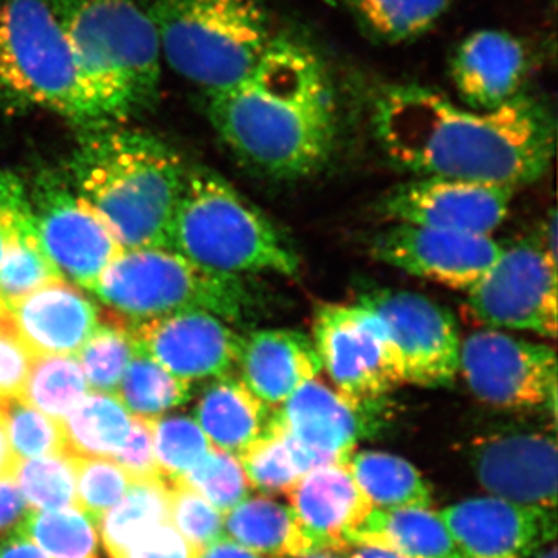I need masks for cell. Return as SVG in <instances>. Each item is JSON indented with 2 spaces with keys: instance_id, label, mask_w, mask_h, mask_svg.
<instances>
[{
  "instance_id": "cell-1",
  "label": "cell",
  "mask_w": 558,
  "mask_h": 558,
  "mask_svg": "<svg viewBox=\"0 0 558 558\" xmlns=\"http://www.w3.org/2000/svg\"><path fill=\"white\" fill-rule=\"evenodd\" d=\"M381 149L421 178L517 186L537 182L556 154V117L521 92L490 110L465 109L418 84H388L373 101Z\"/></svg>"
},
{
  "instance_id": "cell-2",
  "label": "cell",
  "mask_w": 558,
  "mask_h": 558,
  "mask_svg": "<svg viewBox=\"0 0 558 558\" xmlns=\"http://www.w3.org/2000/svg\"><path fill=\"white\" fill-rule=\"evenodd\" d=\"M207 98L211 126L253 170L300 179L330 159L336 90L325 62L299 39L275 35L247 78Z\"/></svg>"
},
{
  "instance_id": "cell-3",
  "label": "cell",
  "mask_w": 558,
  "mask_h": 558,
  "mask_svg": "<svg viewBox=\"0 0 558 558\" xmlns=\"http://www.w3.org/2000/svg\"><path fill=\"white\" fill-rule=\"evenodd\" d=\"M76 193L97 209L123 250L168 248L186 168L148 132L87 130L72 159Z\"/></svg>"
},
{
  "instance_id": "cell-4",
  "label": "cell",
  "mask_w": 558,
  "mask_h": 558,
  "mask_svg": "<svg viewBox=\"0 0 558 558\" xmlns=\"http://www.w3.org/2000/svg\"><path fill=\"white\" fill-rule=\"evenodd\" d=\"M0 102L50 110L86 131L116 124L81 72L54 0H0Z\"/></svg>"
},
{
  "instance_id": "cell-5",
  "label": "cell",
  "mask_w": 558,
  "mask_h": 558,
  "mask_svg": "<svg viewBox=\"0 0 558 558\" xmlns=\"http://www.w3.org/2000/svg\"><path fill=\"white\" fill-rule=\"evenodd\" d=\"M168 248L216 274L290 277L300 259L288 238L240 191L207 168L186 171Z\"/></svg>"
},
{
  "instance_id": "cell-6",
  "label": "cell",
  "mask_w": 558,
  "mask_h": 558,
  "mask_svg": "<svg viewBox=\"0 0 558 558\" xmlns=\"http://www.w3.org/2000/svg\"><path fill=\"white\" fill-rule=\"evenodd\" d=\"M153 22L161 58L207 95L230 89L275 38L260 0H137Z\"/></svg>"
},
{
  "instance_id": "cell-7",
  "label": "cell",
  "mask_w": 558,
  "mask_h": 558,
  "mask_svg": "<svg viewBox=\"0 0 558 558\" xmlns=\"http://www.w3.org/2000/svg\"><path fill=\"white\" fill-rule=\"evenodd\" d=\"M84 78L116 123L148 108L159 92L161 51L137 0H54Z\"/></svg>"
},
{
  "instance_id": "cell-8",
  "label": "cell",
  "mask_w": 558,
  "mask_h": 558,
  "mask_svg": "<svg viewBox=\"0 0 558 558\" xmlns=\"http://www.w3.org/2000/svg\"><path fill=\"white\" fill-rule=\"evenodd\" d=\"M92 292L130 322L202 311L236 323L255 307L241 277L204 269L163 247L124 250Z\"/></svg>"
},
{
  "instance_id": "cell-9",
  "label": "cell",
  "mask_w": 558,
  "mask_h": 558,
  "mask_svg": "<svg viewBox=\"0 0 558 558\" xmlns=\"http://www.w3.org/2000/svg\"><path fill=\"white\" fill-rule=\"evenodd\" d=\"M312 341L322 369L344 398L369 405L403 385L384 323L362 304L318 306Z\"/></svg>"
},
{
  "instance_id": "cell-10",
  "label": "cell",
  "mask_w": 558,
  "mask_h": 558,
  "mask_svg": "<svg viewBox=\"0 0 558 558\" xmlns=\"http://www.w3.org/2000/svg\"><path fill=\"white\" fill-rule=\"evenodd\" d=\"M468 306L487 328L556 339L557 260L538 240L502 245L494 266L469 290Z\"/></svg>"
},
{
  "instance_id": "cell-11",
  "label": "cell",
  "mask_w": 558,
  "mask_h": 558,
  "mask_svg": "<svg viewBox=\"0 0 558 558\" xmlns=\"http://www.w3.org/2000/svg\"><path fill=\"white\" fill-rule=\"evenodd\" d=\"M459 373L481 402L498 409H534L557 398V355L548 344L481 329L459 348Z\"/></svg>"
},
{
  "instance_id": "cell-12",
  "label": "cell",
  "mask_w": 558,
  "mask_h": 558,
  "mask_svg": "<svg viewBox=\"0 0 558 558\" xmlns=\"http://www.w3.org/2000/svg\"><path fill=\"white\" fill-rule=\"evenodd\" d=\"M28 204L51 263L62 277L92 292L124 252L100 213L54 174L39 175Z\"/></svg>"
},
{
  "instance_id": "cell-13",
  "label": "cell",
  "mask_w": 558,
  "mask_h": 558,
  "mask_svg": "<svg viewBox=\"0 0 558 558\" xmlns=\"http://www.w3.org/2000/svg\"><path fill=\"white\" fill-rule=\"evenodd\" d=\"M384 323L398 355L403 384L436 388L453 384L461 339L453 315L427 296L379 289L360 296Z\"/></svg>"
},
{
  "instance_id": "cell-14",
  "label": "cell",
  "mask_w": 558,
  "mask_h": 558,
  "mask_svg": "<svg viewBox=\"0 0 558 558\" xmlns=\"http://www.w3.org/2000/svg\"><path fill=\"white\" fill-rule=\"evenodd\" d=\"M140 354L186 381L219 379L240 368L244 339L229 323L202 311L126 319Z\"/></svg>"
},
{
  "instance_id": "cell-15",
  "label": "cell",
  "mask_w": 558,
  "mask_h": 558,
  "mask_svg": "<svg viewBox=\"0 0 558 558\" xmlns=\"http://www.w3.org/2000/svg\"><path fill=\"white\" fill-rule=\"evenodd\" d=\"M512 189L450 178H421L389 191L381 213L398 223L492 234L508 218Z\"/></svg>"
},
{
  "instance_id": "cell-16",
  "label": "cell",
  "mask_w": 558,
  "mask_h": 558,
  "mask_svg": "<svg viewBox=\"0 0 558 558\" xmlns=\"http://www.w3.org/2000/svg\"><path fill=\"white\" fill-rule=\"evenodd\" d=\"M492 234H469L398 223L381 233L373 253L381 263L444 288L469 292L501 253Z\"/></svg>"
},
{
  "instance_id": "cell-17",
  "label": "cell",
  "mask_w": 558,
  "mask_h": 558,
  "mask_svg": "<svg viewBox=\"0 0 558 558\" xmlns=\"http://www.w3.org/2000/svg\"><path fill=\"white\" fill-rule=\"evenodd\" d=\"M473 470L490 497L556 512L557 444L545 433H502L473 444Z\"/></svg>"
},
{
  "instance_id": "cell-18",
  "label": "cell",
  "mask_w": 558,
  "mask_h": 558,
  "mask_svg": "<svg viewBox=\"0 0 558 558\" xmlns=\"http://www.w3.org/2000/svg\"><path fill=\"white\" fill-rule=\"evenodd\" d=\"M365 407L314 379L282 403L275 421L307 473L322 465L348 464L362 436Z\"/></svg>"
},
{
  "instance_id": "cell-19",
  "label": "cell",
  "mask_w": 558,
  "mask_h": 558,
  "mask_svg": "<svg viewBox=\"0 0 558 558\" xmlns=\"http://www.w3.org/2000/svg\"><path fill=\"white\" fill-rule=\"evenodd\" d=\"M461 558H529L556 537V512L495 497L457 502L439 513Z\"/></svg>"
},
{
  "instance_id": "cell-20",
  "label": "cell",
  "mask_w": 558,
  "mask_h": 558,
  "mask_svg": "<svg viewBox=\"0 0 558 558\" xmlns=\"http://www.w3.org/2000/svg\"><path fill=\"white\" fill-rule=\"evenodd\" d=\"M529 69L527 47L506 31L472 33L450 58V78L459 97L475 110L499 108L520 95Z\"/></svg>"
},
{
  "instance_id": "cell-21",
  "label": "cell",
  "mask_w": 558,
  "mask_h": 558,
  "mask_svg": "<svg viewBox=\"0 0 558 558\" xmlns=\"http://www.w3.org/2000/svg\"><path fill=\"white\" fill-rule=\"evenodd\" d=\"M9 312L33 357L78 355L101 323L98 307L68 279L35 290Z\"/></svg>"
},
{
  "instance_id": "cell-22",
  "label": "cell",
  "mask_w": 558,
  "mask_h": 558,
  "mask_svg": "<svg viewBox=\"0 0 558 558\" xmlns=\"http://www.w3.org/2000/svg\"><path fill=\"white\" fill-rule=\"evenodd\" d=\"M288 497L293 519L314 553H341L348 535L373 510L348 464L322 465L304 473Z\"/></svg>"
},
{
  "instance_id": "cell-23",
  "label": "cell",
  "mask_w": 558,
  "mask_h": 558,
  "mask_svg": "<svg viewBox=\"0 0 558 558\" xmlns=\"http://www.w3.org/2000/svg\"><path fill=\"white\" fill-rule=\"evenodd\" d=\"M241 379L266 405H282L307 381L317 379L322 362L314 341L295 329H259L244 339Z\"/></svg>"
},
{
  "instance_id": "cell-24",
  "label": "cell",
  "mask_w": 558,
  "mask_h": 558,
  "mask_svg": "<svg viewBox=\"0 0 558 558\" xmlns=\"http://www.w3.org/2000/svg\"><path fill=\"white\" fill-rule=\"evenodd\" d=\"M197 424L215 449L241 454L269 427V405L241 377L215 379L197 403Z\"/></svg>"
},
{
  "instance_id": "cell-25",
  "label": "cell",
  "mask_w": 558,
  "mask_h": 558,
  "mask_svg": "<svg viewBox=\"0 0 558 558\" xmlns=\"http://www.w3.org/2000/svg\"><path fill=\"white\" fill-rule=\"evenodd\" d=\"M348 545L384 546L413 558H461L449 527L428 508L371 510Z\"/></svg>"
},
{
  "instance_id": "cell-26",
  "label": "cell",
  "mask_w": 558,
  "mask_h": 558,
  "mask_svg": "<svg viewBox=\"0 0 558 558\" xmlns=\"http://www.w3.org/2000/svg\"><path fill=\"white\" fill-rule=\"evenodd\" d=\"M223 537L260 558L301 557L314 553L290 508L271 498H245L223 513Z\"/></svg>"
},
{
  "instance_id": "cell-27",
  "label": "cell",
  "mask_w": 558,
  "mask_h": 558,
  "mask_svg": "<svg viewBox=\"0 0 558 558\" xmlns=\"http://www.w3.org/2000/svg\"><path fill=\"white\" fill-rule=\"evenodd\" d=\"M131 417L116 395L87 392L61 421L65 454L112 459L130 436Z\"/></svg>"
},
{
  "instance_id": "cell-28",
  "label": "cell",
  "mask_w": 558,
  "mask_h": 558,
  "mask_svg": "<svg viewBox=\"0 0 558 558\" xmlns=\"http://www.w3.org/2000/svg\"><path fill=\"white\" fill-rule=\"evenodd\" d=\"M360 32L381 46H399L427 35L453 0H339Z\"/></svg>"
},
{
  "instance_id": "cell-29",
  "label": "cell",
  "mask_w": 558,
  "mask_h": 558,
  "mask_svg": "<svg viewBox=\"0 0 558 558\" xmlns=\"http://www.w3.org/2000/svg\"><path fill=\"white\" fill-rule=\"evenodd\" d=\"M348 468L373 510L428 508V484L405 459L381 451L352 454Z\"/></svg>"
},
{
  "instance_id": "cell-30",
  "label": "cell",
  "mask_w": 558,
  "mask_h": 558,
  "mask_svg": "<svg viewBox=\"0 0 558 558\" xmlns=\"http://www.w3.org/2000/svg\"><path fill=\"white\" fill-rule=\"evenodd\" d=\"M170 521L168 484L163 478L135 481L123 498L97 524L110 558L128 550L154 529Z\"/></svg>"
},
{
  "instance_id": "cell-31",
  "label": "cell",
  "mask_w": 558,
  "mask_h": 558,
  "mask_svg": "<svg viewBox=\"0 0 558 558\" xmlns=\"http://www.w3.org/2000/svg\"><path fill=\"white\" fill-rule=\"evenodd\" d=\"M89 392L86 377L75 355L35 357L21 399L60 422Z\"/></svg>"
},
{
  "instance_id": "cell-32",
  "label": "cell",
  "mask_w": 558,
  "mask_h": 558,
  "mask_svg": "<svg viewBox=\"0 0 558 558\" xmlns=\"http://www.w3.org/2000/svg\"><path fill=\"white\" fill-rule=\"evenodd\" d=\"M16 532L50 558H98V529L76 508L31 510Z\"/></svg>"
},
{
  "instance_id": "cell-33",
  "label": "cell",
  "mask_w": 558,
  "mask_h": 558,
  "mask_svg": "<svg viewBox=\"0 0 558 558\" xmlns=\"http://www.w3.org/2000/svg\"><path fill=\"white\" fill-rule=\"evenodd\" d=\"M190 381L172 376L145 354H135L124 371L117 398L134 416L157 417L190 399Z\"/></svg>"
},
{
  "instance_id": "cell-34",
  "label": "cell",
  "mask_w": 558,
  "mask_h": 558,
  "mask_svg": "<svg viewBox=\"0 0 558 558\" xmlns=\"http://www.w3.org/2000/svg\"><path fill=\"white\" fill-rule=\"evenodd\" d=\"M58 279L65 278L40 244L32 219L10 242L0 263V306L10 310L35 290Z\"/></svg>"
},
{
  "instance_id": "cell-35",
  "label": "cell",
  "mask_w": 558,
  "mask_h": 558,
  "mask_svg": "<svg viewBox=\"0 0 558 558\" xmlns=\"http://www.w3.org/2000/svg\"><path fill=\"white\" fill-rule=\"evenodd\" d=\"M137 354L126 319L110 314L78 352V362L89 388L117 395L124 371Z\"/></svg>"
},
{
  "instance_id": "cell-36",
  "label": "cell",
  "mask_w": 558,
  "mask_h": 558,
  "mask_svg": "<svg viewBox=\"0 0 558 558\" xmlns=\"http://www.w3.org/2000/svg\"><path fill=\"white\" fill-rule=\"evenodd\" d=\"M250 486L267 494H288L304 475L275 416L269 427L255 442L238 454Z\"/></svg>"
},
{
  "instance_id": "cell-37",
  "label": "cell",
  "mask_w": 558,
  "mask_h": 558,
  "mask_svg": "<svg viewBox=\"0 0 558 558\" xmlns=\"http://www.w3.org/2000/svg\"><path fill=\"white\" fill-rule=\"evenodd\" d=\"M14 481L28 508L61 510L75 506L76 476L68 454L20 461Z\"/></svg>"
},
{
  "instance_id": "cell-38",
  "label": "cell",
  "mask_w": 558,
  "mask_h": 558,
  "mask_svg": "<svg viewBox=\"0 0 558 558\" xmlns=\"http://www.w3.org/2000/svg\"><path fill=\"white\" fill-rule=\"evenodd\" d=\"M0 417L14 457L24 459L65 454L60 422L33 409L25 400L11 399L0 403Z\"/></svg>"
},
{
  "instance_id": "cell-39",
  "label": "cell",
  "mask_w": 558,
  "mask_h": 558,
  "mask_svg": "<svg viewBox=\"0 0 558 558\" xmlns=\"http://www.w3.org/2000/svg\"><path fill=\"white\" fill-rule=\"evenodd\" d=\"M69 458L75 469L76 509L97 526L102 515L126 495L134 481L112 459Z\"/></svg>"
},
{
  "instance_id": "cell-40",
  "label": "cell",
  "mask_w": 558,
  "mask_h": 558,
  "mask_svg": "<svg viewBox=\"0 0 558 558\" xmlns=\"http://www.w3.org/2000/svg\"><path fill=\"white\" fill-rule=\"evenodd\" d=\"M179 478L222 513L244 501L252 488L240 458L215 447L196 468Z\"/></svg>"
},
{
  "instance_id": "cell-41",
  "label": "cell",
  "mask_w": 558,
  "mask_h": 558,
  "mask_svg": "<svg viewBox=\"0 0 558 558\" xmlns=\"http://www.w3.org/2000/svg\"><path fill=\"white\" fill-rule=\"evenodd\" d=\"M211 444L193 418L156 417L154 449L157 468L165 481L185 475L207 457Z\"/></svg>"
},
{
  "instance_id": "cell-42",
  "label": "cell",
  "mask_w": 558,
  "mask_h": 558,
  "mask_svg": "<svg viewBox=\"0 0 558 558\" xmlns=\"http://www.w3.org/2000/svg\"><path fill=\"white\" fill-rule=\"evenodd\" d=\"M170 520L194 554L223 537V513L182 480H167Z\"/></svg>"
},
{
  "instance_id": "cell-43",
  "label": "cell",
  "mask_w": 558,
  "mask_h": 558,
  "mask_svg": "<svg viewBox=\"0 0 558 558\" xmlns=\"http://www.w3.org/2000/svg\"><path fill=\"white\" fill-rule=\"evenodd\" d=\"M35 357L14 332L10 312L0 306V403L20 399Z\"/></svg>"
},
{
  "instance_id": "cell-44",
  "label": "cell",
  "mask_w": 558,
  "mask_h": 558,
  "mask_svg": "<svg viewBox=\"0 0 558 558\" xmlns=\"http://www.w3.org/2000/svg\"><path fill=\"white\" fill-rule=\"evenodd\" d=\"M156 417H131V432L123 449L112 458L132 481L161 478L154 449Z\"/></svg>"
},
{
  "instance_id": "cell-45",
  "label": "cell",
  "mask_w": 558,
  "mask_h": 558,
  "mask_svg": "<svg viewBox=\"0 0 558 558\" xmlns=\"http://www.w3.org/2000/svg\"><path fill=\"white\" fill-rule=\"evenodd\" d=\"M32 209L24 183L11 172L0 171V263L10 242L32 222Z\"/></svg>"
},
{
  "instance_id": "cell-46",
  "label": "cell",
  "mask_w": 558,
  "mask_h": 558,
  "mask_svg": "<svg viewBox=\"0 0 558 558\" xmlns=\"http://www.w3.org/2000/svg\"><path fill=\"white\" fill-rule=\"evenodd\" d=\"M124 558H194V550L172 524L165 523L140 538Z\"/></svg>"
},
{
  "instance_id": "cell-47",
  "label": "cell",
  "mask_w": 558,
  "mask_h": 558,
  "mask_svg": "<svg viewBox=\"0 0 558 558\" xmlns=\"http://www.w3.org/2000/svg\"><path fill=\"white\" fill-rule=\"evenodd\" d=\"M28 505L14 478L0 480V537H10L28 515Z\"/></svg>"
},
{
  "instance_id": "cell-48",
  "label": "cell",
  "mask_w": 558,
  "mask_h": 558,
  "mask_svg": "<svg viewBox=\"0 0 558 558\" xmlns=\"http://www.w3.org/2000/svg\"><path fill=\"white\" fill-rule=\"evenodd\" d=\"M0 558H50L31 538L14 532L0 545Z\"/></svg>"
},
{
  "instance_id": "cell-49",
  "label": "cell",
  "mask_w": 558,
  "mask_h": 558,
  "mask_svg": "<svg viewBox=\"0 0 558 558\" xmlns=\"http://www.w3.org/2000/svg\"><path fill=\"white\" fill-rule=\"evenodd\" d=\"M194 558H260L250 550L242 548L231 539L222 537L194 554Z\"/></svg>"
},
{
  "instance_id": "cell-50",
  "label": "cell",
  "mask_w": 558,
  "mask_h": 558,
  "mask_svg": "<svg viewBox=\"0 0 558 558\" xmlns=\"http://www.w3.org/2000/svg\"><path fill=\"white\" fill-rule=\"evenodd\" d=\"M343 558H413L405 554L374 545H348L341 550Z\"/></svg>"
},
{
  "instance_id": "cell-51",
  "label": "cell",
  "mask_w": 558,
  "mask_h": 558,
  "mask_svg": "<svg viewBox=\"0 0 558 558\" xmlns=\"http://www.w3.org/2000/svg\"><path fill=\"white\" fill-rule=\"evenodd\" d=\"M20 459L14 457L10 449L9 438H7L5 425L0 417V480L14 478Z\"/></svg>"
},
{
  "instance_id": "cell-52",
  "label": "cell",
  "mask_w": 558,
  "mask_h": 558,
  "mask_svg": "<svg viewBox=\"0 0 558 558\" xmlns=\"http://www.w3.org/2000/svg\"><path fill=\"white\" fill-rule=\"evenodd\" d=\"M542 247L546 250V253L557 260V216L556 211L550 213L548 222L545 223L543 229V241H539Z\"/></svg>"
},
{
  "instance_id": "cell-53",
  "label": "cell",
  "mask_w": 558,
  "mask_h": 558,
  "mask_svg": "<svg viewBox=\"0 0 558 558\" xmlns=\"http://www.w3.org/2000/svg\"><path fill=\"white\" fill-rule=\"evenodd\" d=\"M289 558H343V556L339 553H332V550H318V553L306 554V556Z\"/></svg>"
},
{
  "instance_id": "cell-54",
  "label": "cell",
  "mask_w": 558,
  "mask_h": 558,
  "mask_svg": "<svg viewBox=\"0 0 558 558\" xmlns=\"http://www.w3.org/2000/svg\"><path fill=\"white\" fill-rule=\"evenodd\" d=\"M529 558H557V549L556 546L549 545V548H542L534 554V556Z\"/></svg>"
}]
</instances>
